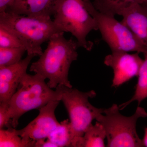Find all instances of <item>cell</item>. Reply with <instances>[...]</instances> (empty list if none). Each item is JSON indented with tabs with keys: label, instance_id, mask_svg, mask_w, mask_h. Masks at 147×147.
<instances>
[{
	"label": "cell",
	"instance_id": "obj_9",
	"mask_svg": "<svg viewBox=\"0 0 147 147\" xmlns=\"http://www.w3.org/2000/svg\"><path fill=\"white\" fill-rule=\"evenodd\" d=\"M139 54L115 52L105 57L104 64L112 67L114 72L112 87H118L135 76H138L144 60Z\"/></svg>",
	"mask_w": 147,
	"mask_h": 147
},
{
	"label": "cell",
	"instance_id": "obj_5",
	"mask_svg": "<svg viewBox=\"0 0 147 147\" xmlns=\"http://www.w3.org/2000/svg\"><path fill=\"white\" fill-rule=\"evenodd\" d=\"M56 89L60 92L61 100L69 116L71 147H77L80 139L92 124L93 120L103 113L105 109L96 108L89 101V98L96 96L93 90L84 92L60 85H58Z\"/></svg>",
	"mask_w": 147,
	"mask_h": 147
},
{
	"label": "cell",
	"instance_id": "obj_22",
	"mask_svg": "<svg viewBox=\"0 0 147 147\" xmlns=\"http://www.w3.org/2000/svg\"><path fill=\"white\" fill-rule=\"evenodd\" d=\"M57 147V146L52 143L48 139H41L36 141L35 147Z\"/></svg>",
	"mask_w": 147,
	"mask_h": 147
},
{
	"label": "cell",
	"instance_id": "obj_2",
	"mask_svg": "<svg viewBox=\"0 0 147 147\" xmlns=\"http://www.w3.org/2000/svg\"><path fill=\"white\" fill-rule=\"evenodd\" d=\"M0 26L13 32L25 44L28 55L40 56L41 45L60 32L51 17H33L11 11L0 13Z\"/></svg>",
	"mask_w": 147,
	"mask_h": 147
},
{
	"label": "cell",
	"instance_id": "obj_6",
	"mask_svg": "<svg viewBox=\"0 0 147 147\" xmlns=\"http://www.w3.org/2000/svg\"><path fill=\"white\" fill-rule=\"evenodd\" d=\"M118 105L113 104L111 107L105 109L103 113L97 117V121L105 128L108 147H144L136 129L138 119L147 117L144 108L138 106L135 113L130 117H126L119 113Z\"/></svg>",
	"mask_w": 147,
	"mask_h": 147
},
{
	"label": "cell",
	"instance_id": "obj_20",
	"mask_svg": "<svg viewBox=\"0 0 147 147\" xmlns=\"http://www.w3.org/2000/svg\"><path fill=\"white\" fill-rule=\"evenodd\" d=\"M12 127L8 102L0 103V129Z\"/></svg>",
	"mask_w": 147,
	"mask_h": 147
},
{
	"label": "cell",
	"instance_id": "obj_24",
	"mask_svg": "<svg viewBox=\"0 0 147 147\" xmlns=\"http://www.w3.org/2000/svg\"><path fill=\"white\" fill-rule=\"evenodd\" d=\"M142 4L147 6V0H143L142 3Z\"/></svg>",
	"mask_w": 147,
	"mask_h": 147
},
{
	"label": "cell",
	"instance_id": "obj_15",
	"mask_svg": "<svg viewBox=\"0 0 147 147\" xmlns=\"http://www.w3.org/2000/svg\"><path fill=\"white\" fill-rule=\"evenodd\" d=\"M144 55L145 59L138 76V82L134 94L130 100L119 106L120 110H123L134 101H137L139 105L143 100L147 98V51Z\"/></svg>",
	"mask_w": 147,
	"mask_h": 147
},
{
	"label": "cell",
	"instance_id": "obj_4",
	"mask_svg": "<svg viewBox=\"0 0 147 147\" xmlns=\"http://www.w3.org/2000/svg\"><path fill=\"white\" fill-rule=\"evenodd\" d=\"M53 20L61 32H70L79 47L90 51L93 43L87 40L89 33L98 30L94 18L87 10L84 0H57Z\"/></svg>",
	"mask_w": 147,
	"mask_h": 147
},
{
	"label": "cell",
	"instance_id": "obj_11",
	"mask_svg": "<svg viewBox=\"0 0 147 147\" xmlns=\"http://www.w3.org/2000/svg\"><path fill=\"white\" fill-rule=\"evenodd\" d=\"M57 0H15L11 10L13 13L33 17L54 15Z\"/></svg>",
	"mask_w": 147,
	"mask_h": 147
},
{
	"label": "cell",
	"instance_id": "obj_21",
	"mask_svg": "<svg viewBox=\"0 0 147 147\" xmlns=\"http://www.w3.org/2000/svg\"><path fill=\"white\" fill-rule=\"evenodd\" d=\"M15 1V0H0V13L11 10Z\"/></svg>",
	"mask_w": 147,
	"mask_h": 147
},
{
	"label": "cell",
	"instance_id": "obj_14",
	"mask_svg": "<svg viewBox=\"0 0 147 147\" xmlns=\"http://www.w3.org/2000/svg\"><path fill=\"white\" fill-rule=\"evenodd\" d=\"M106 131L102 125L96 121L92 124L80 139L77 147H104Z\"/></svg>",
	"mask_w": 147,
	"mask_h": 147
},
{
	"label": "cell",
	"instance_id": "obj_23",
	"mask_svg": "<svg viewBox=\"0 0 147 147\" xmlns=\"http://www.w3.org/2000/svg\"><path fill=\"white\" fill-rule=\"evenodd\" d=\"M144 147H147V127L145 129V134L144 138L142 139Z\"/></svg>",
	"mask_w": 147,
	"mask_h": 147
},
{
	"label": "cell",
	"instance_id": "obj_3",
	"mask_svg": "<svg viewBox=\"0 0 147 147\" xmlns=\"http://www.w3.org/2000/svg\"><path fill=\"white\" fill-rule=\"evenodd\" d=\"M38 74H26L22 78L16 92L8 102L11 126L16 128L19 118L27 112L40 109L52 100L61 101L60 92L52 90Z\"/></svg>",
	"mask_w": 147,
	"mask_h": 147
},
{
	"label": "cell",
	"instance_id": "obj_1",
	"mask_svg": "<svg viewBox=\"0 0 147 147\" xmlns=\"http://www.w3.org/2000/svg\"><path fill=\"white\" fill-rule=\"evenodd\" d=\"M64 33L52 36L46 49L30 67V71L49 79L47 84L51 88L56 89L59 85L72 88L68 80L69 71L71 63L77 59L79 47L72 38L67 39Z\"/></svg>",
	"mask_w": 147,
	"mask_h": 147
},
{
	"label": "cell",
	"instance_id": "obj_13",
	"mask_svg": "<svg viewBox=\"0 0 147 147\" xmlns=\"http://www.w3.org/2000/svg\"><path fill=\"white\" fill-rule=\"evenodd\" d=\"M143 0H94L93 5L101 13L115 16H122L127 10L136 4H142Z\"/></svg>",
	"mask_w": 147,
	"mask_h": 147
},
{
	"label": "cell",
	"instance_id": "obj_17",
	"mask_svg": "<svg viewBox=\"0 0 147 147\" xmlns=\"http://www.w3.org/2000/svg\"><path fill=\"white\" fill-rule=\"evenodd\" d=\"M35 143L26 141L17 134L13 127L0 129V147H35Z\"/></svg>",
	"mask_w": 147,
	"mask_h": 147
},
{
	"label": "cell",
	"instance_id": "obj_18",
	"mask_svg": "<svg viewBox=\"0 0 147 147\" xmlns=\"http://www.w3.org/2000/svg\"><path fill=\"white\" fill-rule=\"evenodd\" d=\"M27 51L24 47H0V67L8 66L19 62L24 53Z\"/></svg>",
	"mask_w": 147,
	"mask_h": 147
},
{
	"label": "cell",
	"instance_id": "obj_8",
	"mask_svg": "<svg viewBox=\"0 0 147 147\" xmlns=\"http://www.w3.org/2000/svg\"><path fill=\"white\" fill-rule=\"evenodd\" d=\"M59 100H52L38 109L37 117L22 129L17 130V134L23 139L34 143L47 139L49 134L60 124L56 119L55 111Z\"/></svg>",
	"mask_w": 147,
	"mask_h": 147
},
{
	"label": "cell",
	"instance_id": "obj_16",
	"mask_svg": "<svg viewBox=\"0 0 147 147\" xmlns=\"http://www.w3.org/2000/svg\"><path fill=\"white\" fill-rule=\"evenodd\" d=\"M47 139L57 147H71L72 138L69 120L67 119L60 123L49 134Z\"/></svg>",
	"mask_w": 147,
	"mask_h": 147
},
{
	"label": "cell",
	"instance_id": "obj_7",
	"mask_svg": "<svg viewBox=\"0 0 147 147\" xmlns=\"http://www.w3.org/2000/svg\"><path fill=\"white\" fill-rule=\"evenodd\" d=\"M84 1L87 10L96 22L102 39L112 52H136L146 54V44L126 25L116 20L115 16L98 11L90 0Z\"/></svg>",
	"mask_w": 147,
	"mask_h": 147
},
{
	"label": "cell",
	"instance_id": "obj_19",
	"mask_svg": "<svg viewBox=\"0 0 147 147\" xmlns=\"http://www.w3.org/2000/svg\"><path fill=\"white\" fill-rule=\"evenodd\" d=\"M0 47H24L26 49L24 42L16 35L1 26H0Z\"/></svg>",
	"mask_w": 147,
	"mask_h": 147
},
{
	"label": "cell",
	"instance_id": "obj_10",
	"mask_svg": "<svg viewBox=\"0 0 147 147\" xmlns=\"http://www.w3.org/2000/svg\"><path fill=\"white\" fill-rule=\"evenodd\" d=\"M34 57L33 55H28L17 63L0 67V103L8 102L16 92Z\"/></svg>",
	"mask_w": 147,
	"mask_h": 147
},
{
	"label": "cell",
	"instance_id": "obj_12",
	"mask_svg": "<svg viewBox=\"0 0 147 147\" xmlns=\"http://www.w3.org/2000/svg\"><path fill=\"white\" fill-rule=\"evenodd\" d=\"M121 22L147 45V6L137 3L123 14Z\"/></svg>",
	"mask_w": 147,
	"mask_h": 147
}]
</instances>
